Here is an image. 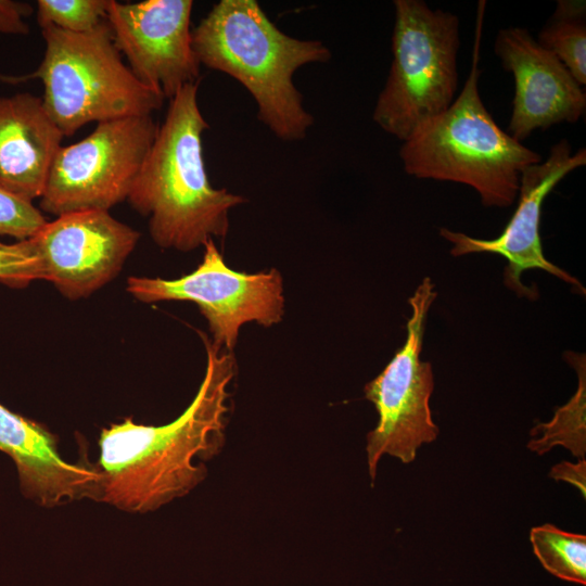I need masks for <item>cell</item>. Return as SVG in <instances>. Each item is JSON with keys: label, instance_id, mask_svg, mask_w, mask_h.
<instances>
[{"label": "cell", "instance_id": "cell-6", "mask_svg": "<svg viewBox=\"0 0 586 586\" xmlns=\"http://www.w3.org/2000/svg\"><path fill=\"white\" fill-rule=\"evenodd\" d=\"M394 8L393 60L372 118L405 141L455 100L459 20L421 0H395Z\"/></svg>", "mask_w": 586, "mask_h": 586}, {"label": "cell", "instance_id": "cell-7", "mask_svg": "<svg viewBox=\"0 0 586 586\" xmlns=\"http://www.w3.org/2000/svg\"><path fill=\"white\" fill-rule=\"evenodd\" d=\"M152 115L98 123L82 140L61 146L51 165L40 207L50 214L109 211L129 195L154 142Z\"/></svg>", "mask_w": 586, "mask_h": 586}, {"label": "cell", "instance_id": "cell-23", "mask_svg": "<svg viewBox=\"0 0 586 586\" xmlns=\"http://www.w3.org/2000/svg\"><path fill=\"white\" fill-rule=\"evenodd\" d=\"M549 477L556 481H565L574 485L586 497V460L578 459L576 463L562 461L553 466L549 472Z\"/></svg>", "mask_w": 586, "mask_h": 586}, {"label": "cell", "instance_id": "cell-22", "mask_svg": "<svg viewBox=\"0 0 586 586\" xmlns=\"http://www.w3.org/2000/svg\"><path fill=\"white\" fill-rule=\"evenodd\" d=\"M33 13L26 2L0 0V33L9 35H26L29 27L25 18Z\"/></svg>", "mask_w": 586, "mask_h": 586}, {"label": "cell", "instance_id": "cell-4", "mask_svg": "<svg viewBox=\"0 0 586 586\" xmlns=\"http://www.w3.org/2000/svg\"><path fill=\"white\" fill-rule=\"evenodd\" d=\"M484 8L480 1L472 66L460 94L403 141L399 156L410 176L463 183L479 193L484 206L508 207L518 196L521 173L543 157L504 131L480 95Z\"/></svg>", "mask_w": 586, "mask_h": 586}, {"label": "cell", "instance_id": "cell-2", "mask_svg": "<svg viewBox=\"0 0 586 586\" xmlns=\"http://www.w3.org/2000/svg\"><path fill=\"white\" fill-rule=\"evenodd\" d=\"M199 82L182 87L170 100L165 119L137 175L127 200L149 218L152 240L162 249L189 252L225 238L229 212L242 195L209 182L202 137L209 125L198 101Z\"/></svg>", "mask_w": 586, "mask_h": 586}, {"label": "cell", "instance_id": "cell-1", "mask_svg": "<svg viewBox=\"0 0 586 586\" xmlns=\"http://www.w3.org/2000/svg\"><path fill=\"white\" fill-rule=\"evenodd\" d=\"M206 369L191 404L163 425L125 418L99 437L100 502L127 512L155 511L183 497L207 475L204 461L220 453L228 421L229 385L237 373L232 352L200 333Z\"/></svg>", "mask_w": 586, "mask_h": 586}, {"label": "cell", "instance_id": "cell-10", "mask_svg": "<svg viewBox=\"0 0 586 586\" xmlns=\"http://www.w3.org/2000/svg\"><path fill=\"white\" fill-rule=\"evenodd\" d=\"M192 8L191 0H111L106 12L114 43L129 69L165 99L200 81L201 64L190 28Z\"/></svg>", "mask_w": 586, "mask_h": 586}, {"label": "cell", "instance_id": "cell-16", "mask_svg": "<svg viewBox=\"0 0 586 586\" xmlns=\"http://www.w3.org/2000/svg\"><path fill=\"white\" fill-rule=\"evenodd\" d=\"M563 357L575 369L578 386L575 394L564 405L555 410L553 418L547 423L535 425L527 447L543 455L555 446L568 448L573 456L585 459L586 453V362L585 354L565 352Z\"/></svg>", "mask_w": 586, "mask_h": 586}, {"label": "cell", "instance_id": "cell-15", "mask_svg": "<svg viewBox=\"0 0 586 586\" xmlns=\"http://www.w3.org/2000/svg\"><path fill=\"white\" fill-rule=\"evenodd\" d=\"M63 138L41 98L0 97V189L27 201L41 198Z\"/></svg>", "mask_w": 586, "mask_h": 586}, {"label": "cell", "instance_id": "cell-14", "mask_svg": "<svg viewBox=\"0 0 586 586\" xmlns=\"http://www.w3.org/2000/svg\"><path fill=\"white\" fill-rule=\"evenodd\" d=\"M58 436L47 426L0 403V451L14 461L22 494L42 507L100 499L97 464L63 459Z\"/></svg>", "mask_w": 586, "mask_h": 586}, {"label": "cell", "instance_id": "cell-5", "mask_svg": "<svg viewBox=\"0 0 586 586\" xmlns=\"http://www.w3.org/2000/svg\"><path fill=\"white\" fill-rule=\"evenodd\" d=\"M46 42L38 68L12 80L39 78L46 111L64 137L91 122L152 115L165 98L139 81L123 62L107 22L87 33L41 27Z\"/></svg>", "mask_w": 586, "mask_h": 586}, {"label": "cell", "instance_id": "cell-13", "mask_svg": "<svg viewBox=\"0 0 586 586\" xmlns=\"http://www.w3.org/2000/svg\"><path fill=\"white\" fill-rule=\"evenodd\" d=\"M494 51L512 73L515 91L508 133L522 141L536 129L575 123L585 112L586 94L565 66L527 29L509 27L496 36Z\"/></svg>", "mask_w": 586, "mask_h": 586}, {"label": "cell", "instance_id": "cell-19", "mask_svg": "<svg viewBox=\"0 0 586 586\" xmlns=\"http://www.w3.org/2000/svg\"><path fill=\"white\" fill-rule=\"evenodd\" d=\"M111 0H38L40 27L52 25L71 33H87L106 17Z\"/></svg>", "mask_w": 586, "mask_h": 586}, {"label": "cell", "instance_id": "cell-20", "mask_svg": "<svg viewBox=\"0 0 586 586\" xmlns=\"http://www.w3.org/2000/svg\"><path fill=\"white\" fill-rule=\"evenodd\" d=\"M47 220L31 201L0 189V235L18 241L34 237Z\"/></svg>", "mask_w": 586, "mask_h": 586}, {"label": "cell", "instance_id": "cell-12", "mask_svg": "<svg viewBox=\"0 0 586 586\" xmlns=\"http://www.w3.org/2000/svg\"><path fill=\"white\" fill-rule=\"evenodd\" d=\"M139 232L109 211L58 216L30 238L41 280L71 300L88 296L111 281L136 247Z\"/></svg>", "mask_w": 586, "mask_h": 586}, {"label": "cell", "instance_id": "cell-9", "mask_svg": "<svg viewBox=\"0 0 586 586\" xmlns=\"http://www.w3.org/2000/svg\"><path fill=\"white\" fill-rule=\"evenodd\" d=\"M203 247V259L192 272L174 280L130 277L127 291L143 303H195L207 320L212 342L232 352L243 324L271 327L282 319V277L275 268L256 273L231 269L213 239Z\"/></svg>", "mask_w": 586, "mask_h": 586}, {"label": "cell", "instance_id": "cell-8", "mask_svg": "<svg viewBox=\"0 0 586 586\" xmlns=\"http://www.w3.org/2000/svg\"><path fill=\"white\" fill-rule=\"evenodd\" d=\"M435 297L434 283L425 277L408 300L411 316L404 345L384 370L365 385V396L379 415L378 424L367 434V461L372 482L384 455L410 463L418 448L434 442L438 435L429 404L434 390L432 365L420 360L426 315Z\"/></svg>", "mask_w": 586, "mask_h": 586}, {"label": "cell", "instance_id": "cell-24", "mask_svg": "<svg viewBox=\"0 0 586 586\" xmlns=\"http://www.w3.org/2000/svg\"><path fill=\"white\" fill-rule=\"evenodd\" d=\"M584 1L559 0L552 20H584Z\"/></svg>", "mask_w": 586, "mask_h": 586}, {"label": "cell", "instance_id": "cell-3", "mask_svg": "<svg viewBox=\"0 0 586 586\" xmlns=\"http://www.w3.org/2000/svg\"><path fill=\"white\" fill-rule=\"evenodd\" d=\"M200 64L238 80L253 97L257 118L278 138L303 139L314 124L295 87V72L324 63L331 52L320 40L291 37L255 0H220L192 30Z\"/></svg>", "mask_w": 586, "mask_h": 586}, {"label": "cell", "instance_id": "cell-18", "mask_svg": "<svg viewBox=\"0 0 586 586\" xmlns=\"http://www.w3.org/2000/svg\"><path fill=\"white\" fill-rule=\"evenodd\" d=\"M537 41L565 66L579 86L586 85L584 20H552L540 30Z\"/></svg>", "mask_w": 586, "mask_h": 586}, {"label": "cell", "instance_id": "cell-21", "mask_svg": "<svg viewBox=\"0 0 586 586\" xmlns=\"http://www.w3.org/2000/svg\"><path fill=\"white\" fill-rule=\"evenodd\" d=\"M41 279L40 263L29 239L7 244L0 241V281L12 288H23Z\"/></svg>", "mask_w": 586, "mask_h": 586}, {"label": "cell", "instance_id": "cell-17", "mask_svg": "<svg viewBox=\"0 0 586 586\" xmlns=\"http://www.w3.org/2000/svg\"><path fill=\"white\" fill-rule=\"evenodd\" d=\"M533 552L543 568L553 576L586 584V536L560 530L546 523L530 532Z\"/></svg>", "mask_w": 586, "mask_h": 586}, {"label": "cell", "instance_id": "cell-11", "mask_svg": "<svg viewBox=\"0 0 586 586\" xmlns=\"http://www.w3.org/2000/svg\"><path fill=\"white\" fill-rule=\"evenodd\" d=\"M585 164L584 148L573 153L565 139L553 144L546 161L530 165L521 173L517 208L499 237L482 240L446 228L440 230V234L453 244L450 254L458 257L493 253L505 257L508 265L504 270V284L519 296L537 297L536 291L521 282V275L527 269L545 270L585 295V289L576 278L545 257L539 234L544 200L568 174Z\"/></svg>", "mask_w": 586, "mask_h": 586}]
</instances>
